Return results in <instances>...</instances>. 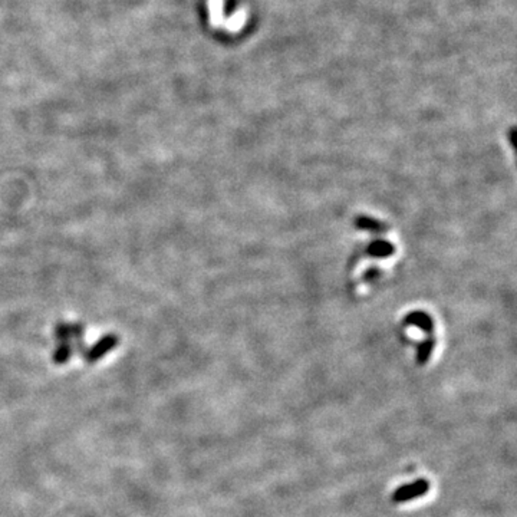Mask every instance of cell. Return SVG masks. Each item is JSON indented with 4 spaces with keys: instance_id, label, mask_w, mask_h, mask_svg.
<instances>
[{
    "instance_id": "6da1fadb",
    "label": "cell",
    "mask_w": 517,
    "mask_h": 517,
    "mask_svg": "<svg viewBox=\"0 0 517 517\" xmlns=\"http://www.w3.org/2000/svg\"><path fill=\"white\" fill-rule=\"evenodd\" d=\"M119 343V338L115 334H107L105 336H102L101 339H98L95 342V345H92L91 348L85 349L84 360L87 361V364H97L98 361H101L105 355H108L111 351H114Z\"/></svg>"
},
{
    "instance_id": "7a4b0ae2",
    "label": "cell",
    "mask_w": 517,
    "mask_h": 517,
    "mask_svg": "<svg viewBox=\"0 0 517 517\" xmlns=\"http://www.w3.org/2000/svg\"><path fill=\"white\" fill-rule=\"evenodd\" d=\"M430 490V482L425 479H420L414 483L406 485L396 489L392 494V501L395 504H401V503H407L411 500H415L418 497H422L428 493Z\"/></svg>"
},
{
    "instance_id": "3957f363",
    "label": "cell",
    "mask_w": 517,
    "mask_h": 517,
    "mask_svg": "<svg viewBox=\"0 0 517 517\" xmlns=\"http://www.w3.org/2000/svg\"><path fill=\"white\" fill-rule=\"evenodd\" d=\"M73 345L71 342H59L52 353V361L55 365H65L71 361L73 353Z\"/></svg>"
},
{
    "instance_id": "277c9868",
    "label": "cell",
    "mask_w": 517,
    "mask_h": 517,
    "mask_svg": "<svg viewBox=\"0 0 517 517\" xmlns=\"http://www.w3.org/2000/svg\"><path fill=\"white\" fill-rule=\"evenodd\" d=\"M54 336L55 339L59 342H71L72 335H71V324L66 322H59L55 325L54 329Z\"/></svg>"
},
{
    "instance_id": "5b68a950",
    "label": "cell",
    "mask_w": 517,
    "mask_h": 517,
    "mask_svg": "<svg viewBox=\"0 0 517 517\" xmlns=\"http://www.w3.org/2000/svg\"><path fill=\"white\" fill-rule=\"evenodd\" d=\"M71 335H72V339L75 342L84 341V335H85V327H84V324H81V322L72 324L71 325Z\"/></svg>"
}]
</instances>
